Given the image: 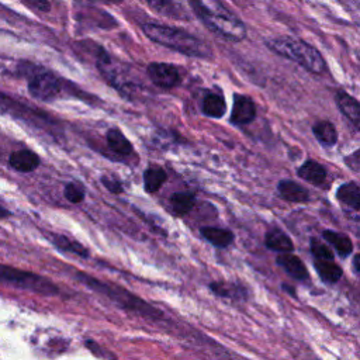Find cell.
<instances>
[{
  "label": "cell",
  "instance_id": "obj_6",
  "mask_svg": "<svg viewBox=\"0 0 360 360\" xmlns=\"http://www.w3.org/2000/svg\"><path fill=\"white\" fill-rule=\"evenodd\" d=\"M28 91L37 100L51 101L60 94L62 83L53 73L35 68L28 77Z\"/></svg>",
  "mask_w": 360,
  "mask_h": 360
},
{
  "label": "cell",
  "instance_id": "obj_14",
  "mask_svg": "<svg viewBox=\"0 0 360 360\" xmlns=\"http://www.w3.org/2000/svg\"><path fill=\"white\" fill-rule=\"evenodd\" d=\"M264 245L267 249L278 252V253H285V252L294 250V243H292L291 238L284 231H281L278 228H271L266 232Z\"/></svg>",
  "mask_w": 360,
  "mask_h": 360
},
{
  "label": "cell",
  "instance_id": "obj_21",
  "mask_svg": "<svg viewBox=\"0 0 360 360\" xmlns=\"http://www.w3.org/2000/svg\"><path fill=\"white\" fill-rule=\"evenodd\" d=\"M314 267L316 270V274L323 283L335 284L343 277V270L339 264H336L333 260H318L315 259Z\"/></svg>",
  "mask_w": 360,
  "mask_h": 360
},
{
  "label": "cell",
  "instance_id": "obj_19",
  "mask_svg": "<svg viewBox=\"0 0 360 360\" xmlns=\"http://www.w3.org/2000/svg\"><path fill=\"white\" fill-rule=\"evenodd\" d=\"M149 7L159 14L172 17V18H184L187 13L183 7L181 0H146Z\"/></svg>",
  "mask_w": 360,
  "mask_h": 360
},
{
  "label": "cell",
  "instance_id": "obj_18",
  "mask_svg": "<svg viewBox=\"0 0 360 360\" xmlns=\"http://www.w3.org/2000/svg\"><path fill=\"white\" fill-rule=\"evenodd\" d=\"M336 198L349 210L360 211V187L353 183H343L336 190Z\"/></svg>",
  "mask_w": 360,
  "mask_h": 360
},
{
  "label": "cell",
  "instance_id": "obj_23",
  "mask_svg": "<svg viewBox=\"0 0 360 360\" xmlns=\"http://www.w3.org/2000/svg\"><path fill=\"white\" fill-rule=\"evenodd\" d=\"M226 111V103L221 93H208L202 100V112L211 118H221Z\"/></svg>",
  "mask_w": 360,
  "mask_h": 360
},
{
  "label": "cell",
  "instance_id": "obj_25",
  "mask_svg": "<svg viewBox=\"0 0 360 360\" xmlns=\"http://www.w3.org/2000/svg\"><path fill=\"white\" fill-rule=\"evenodd\" d=\"M0 112L1 114H13V115H15L18 118H22V117H25V118L38 117V114H35L38 111L30 112L28 107L20 104L18 101L10 98L8 96H6L3 93H0Z\"/></svg>",
  "mask_w": 360,
  "mask_h": 360
},
{
  "label": "cell",
  "instance_id": "obj_22",
  "mask_svg": "<svg viewBox=\"0 0 360 360\" xmlns=\"http://www.w3.org/2000/svg\"><path fill=\"white\" fill-rule=\"evenodd\" d=\"M201 235L204 236L205 240H208L211 245L217 248H226L235 239V235L232 231L226 228H217V226H202Z\"/></svg>",
  "mask_w": 360,
  "mask_h": 360
},
{
  "label": "cell",
  "instance_id": "obj_17",
  "mask_svg": "<svg viewBox=\"0 0 360 360\" xmlns=\"http://www.w3.org/2000/svg\"><path fill=\"white\" fill-rule=\"evenodd\" d=\"M312 134L316 138V141L325 148H332L338 142V131L335 125L328 120L316 121L312 125Z\"/></svg>",
  "mask_w": 360,
  "mask_h": 360
},
{
  "label": "cell",
  "instance_id": "obj_30",
  "mask_svg": "<svg viewBox=\"0 0 360 360\" xmlns=\"http://www.w3.org/2000/svg\"><path fill=\"white\" fill-rule=\"evenodd\" d=\"M101 183H103V186L105 188H108L114 194H120V193L124 191V187H122V184H121V181L118 179H112L110 176H103L101 177Z\"/></svg>",
  "mask_w": 360,
  "mask_h": 360
},
{
  "label": "cell",
  "instance_id": "obj_4",
  "mask_svg": "<svg viewBox=\"0 0 360 360\" xmlns=\"http://www.w3.org/2000/svg\"><path fill=\"white\" fill-rule=\"evenodd\" d=\"M266 45L274 53L298 63L309 73L322 75L326 70V62L321 52L305 41L290 37H278L267 39Z\"/></svg>",
  "mask_w": 360,
  "mask_h": 360
},
{
  "label": "cell",
  "instance_id": "obj_26",
  "mask_svg": "<svg viewBox=\"0 0 360 360\" xmlns=\"http://www.w3.org/2000/svg\"><path fill=\"white\" fill-rule=\"evenodd\" d=\"M194 202H195V197L194 194L191 193H174L172 194L170 197V204H172V208L173 211L177 214V215H186L188 214L193 207H194Z\"/></svg>",
  "mask_w": 360,
  "mask_h": 360
},
{
  "label": "cell",
  "instance_id": "obj_11",
  "mask_svg": "<svg viewBox=\"0 0 360 360\" xmlns=\"http://www.w3.org/2000/svg\"><path fill=\"white\" fill-rule=\"evenodd\" d=\"M297 176L302 180H305L309 184L314 186H323L328 177V170L323 165H321L316 160L307 159L298 169H297Z\"/></svg>",
  "mask_w": 360,
  "mask_h": 360
},
{
  "label": "cell",
  "instance_id": "obj_20",
  "mask_svg": "<svg viewBox=\"0 0 360 360\" xmlns=\"http://www.w3.org/2000/svg\"><path fill=\"white\" fill-rule=\"evenodd\" d=\"M322 236L338 252L339 256L346 257L352 253L353 242L346 233L332 231V229H325V231H322Z\"/></svg>",
  "mask_w": 360,
  "mask_h": 360
},
{
  "label": "cell",
  "instance_id": "obj_10",
  "mask_svg": "<svg viewBox=\"0 0 360 360\" xmlns=\"http://www.w3.org/2000/svg\"><path fill=\"white\" fill-rule=\"evenodd\" d=\"M277 193L280 198L287 202L302 204L309 200V191L300 183L290 179H283L277 183Z\"/></svg>",
  "mask_w": 360,
  "mask_h": 360
},
{
  "label": "cell",
  "instance_id": "obj_7",
  "mask_svg": "<svg viewBox=\"0 0 360 360\" xmlns=\"http://www.w3.org/2000/svg\"><path fill=\"white\" fill-rule=\"evenodd\" d=\"M146 72L152 83L160 89H173L180 83V72L174 65L152 62L148 65Z\"/></svg>",
  "mask_w": 360,
  "mask_h": 360
},
{
  "label": "cell",
  "instance_id": "obj_16",
  "mask_svg": "<svg viewBox=\"0 0 360 360\" xmlns=\"http://www.w3.org/2000/svg\"><path fill=\"white\" fill-rule=\"evenodd\" d=\"M105 139H107V143H108V148L118 156H122V158H128L129 155L134 153V146L132 143L127 139V136L122 134L121 129L118 128H111L107 131V135H105Z\"/></svg>",
  "mask_w": 360,
  "mask_h": 360
},
{
  "label": "cell",
  "instance_id": "obj_29",
  "mask_svg": "<svg viewBox=\"0 0 360 360\" xmlns=\"http://www.w3.org/2000/svg\"><path fill=\"white\" fill-rule=\"evenodd\" d=\"M65 197H66L68 201H70L73 204H77L84 198V191L80 186H77L75 183H69L65 187Z\"/></svg>",
  "mask_w": 360,
  "mask_h": 360
},
{
  "label": "cell",
  "instance_id": "obj_3",
  "mask_svg": "<svg viewBox=\"0 0 360 360\" xmlns=\"http://www.w3.org/2000/svg\"><path fill=\"white\" fill-rule=\"evenodd\" d=\"M75 276L80 283H83L84 285H87L93 291L105 295L107 298L114 301L120 308L125 309L127 312L136 314V315H139L142 318H148L150 321H156V319L163 318V314L159 309H156L153 305L148 304L142 298L136 297L135 294L129 292L128 290H125L120 285H115V284L108 283V281L107 283L101 281V280L94 278V277H91L86 273H82V271H76Z\"/></svg>",
  "mask_w": 360,
  "mask_h": 360
},
{
  "label": "cell",
  "instance_id": "obj_8",
  "mask_svg": "<svg viewBox=\"0 0 360 360\" xmlns=\"http://www.w3.org/2000/svg\"><path fill=\"white\" fill-rule=\"evenodd\" d=\"M257 115L256 104L249 96L243 94H233V104L229 121L233 125H248L250 124Z\"/></svg>",
  "mask_w": 360,
  "mask_h": 360
},
{
  "label": "cell",
  "instance_id": "obj_34",
  "mask_svg": "<svg viewBox=\"0 0 360 360\" xmlns=\"http://www.w3.org/2000/svg\"><path fill=\"white\" fill-rule=\"evenodd\" d=\"M103 1H105V3H114V4H118V3H121V1H124V0H103Z\"/></svg>",
  "mask_w": 360,
  "mask_h": 360
},
{
  "label": "cell",
  "instance_id": "obj_15",
  "mask_svg": "<svg viewBox=\"0 0 360 360\" xmlns=\"http://www.w3.org/2000/svg\"><path fill=\"white\" fill-rule=\"evenodd\" d=\"M48 240L55 246L58 248L59 250H63V252H68V253H73L76 256H80V257H89V250L86 249V246H83L82 243H79L77 240H73V239H69L68 236L65 235H59V233H53V232H46L45 233Z\"/></svg>",
  "mask_w": 360,
  "mask_h": 360
},
{
  "label": "cell",
  "instance_id": "obj_13",
  "mask_svg": "<svg viewBox=\"0 0 360 360\" xmlns=\"http://www.w3.org/2000/svg\"><path fill=\"white\" fill-rule=\"evenodd\" d=\"M8 165L17 172L28 173L35 170L39 166V156L30 149L15 150L10 155Z\"/></svg>",
  "mask_w": 360,
  "mask_h": 360
},
{
  "label": "cell",
  "instance_id": "obj_12",
  "mask_svg": "<svg viewBox=\"0 0 360 360\" xmlns=\"http://www.w3.org/2000/svg\"><path fill=\"white\" fill-rule=\"evenodd\" d=\"M335 100L340 112L360 131V101L345 91H338Z\"/></svg>",
  "mask_w": 360,
  "mask_h": 360
},
{
  "label": "cell",
  "instance_id": "obj_9",
  "mask_svg": "<svg viewBox=\"0 0 360 360\" xmlns=\"http://www.w3.org/2000/svg\"><path fill=\"white\" fill-rule=\"evenodd\" d=\"M276 262L292 278H295L298 281H307L309 278V273L307 270V266L304 264V262L298 256L292 255V252L280 253L277 256Z\"/></svg>",
  "mask_w": 360,
  "mask_h": 360
},
{
  "label": "cell",
  "instance_id": "obj_28",
  "mask_svg": "<svg viewBox=\"0 0 360 360\" xmlns=\"http://www.w3.org/2000/svg\"><path fill=\"white\" fill-rule=\"evenodd\" d=\"M309 249H311L312 256L318 260H333V252L330 250V248H328V245L319 242L315 238L311 239Z\"/></svg>",
  "mask_w": 360,
  "mask_h": 360
},
{
  "label": "cell",
  "instance_id": "obj_2",
  "mask_svg": "<svg viewBox=\"0 0 360 360\" xmlns=\"http://www.w3.org/2000/svg\"><path fill=\"white\" fill-rule=\"evenodd\" d=\"M143 34L153 42L180 52L191 58H211L212 51L208 44L193 34L165 24L146 22L142 25Z\"/></svg>",
  "mask_w": 360,
  "mask_h": 360
},
{
  "label": "cell",
  "instance_id": "obj_33",
  "mask_svg": "<svg viewBox=\"0 0 360 360\" xmlns=\"http://www.w3.org/2000/svg\"><path fill=\"white\" fill-rule=\"evenodd\" d=\"M283 288H284V290H287V291H288V294H291V295H294V297H295V290H294V288H290V287H287L285 284L283 285Z\"/></svg>",
  "mask_w": 360,
  "mask_h": 360
},
{
  "label": "cell",
  "instance_id": "obj_5",
  "mask_svg": "<svg viewBox=\"0 0 360 360\" xmlns=\"http://www.w3.org/2000/svg\"><path fill=\"white\" fill-rule=\"evenodd\" d=\"M0 283L13 285L15 288L32 291L41 295H56L59 288L52 283V280L21 269H15L8 264L0 263Z\"/></svg>",
  "mask_w": 360,
  "mask_h": 360
},
{
  "label": "cell",
  "instance_id": "obj_27",
  "mask_svg": "<svg viewBox=\"0 0 360 360\" xmlns=\"http://www.w3.org/2000/svg\"><path fill=\"white\" fill-rule=\"evenodd\" d=\"M210 288L214 294L224 297V298H239L245 297V290L240 288L238 284H229L224 281H214L210 284Z\"/></svg>",
  "mask_w": 360,
  "mask_h": 360
},
{
  "label": "cell",
  "instance_id": "obj_1",
  "mask_svg": "<svg viewBox=\"0 0 360 360\" xmlns=\"http://www.w3.org/2000/svg\"><path fill=\"white\" fill-rule=\"evenodd\" d=\"M202 24L217 35L238 42L245 39V24L221 0H188Z\"/></svg>",
  "mask_w": 360,
  "mask_h": 360
},
{
  "label": "cell",
  "instance_id": "obj_31",
  "mask_svg": "<svg viewBox=\"0 0 360 360\" xmlns=\"http://www.w3.org/2000/svg\"><path fill=\"white\" fill-rule=\"evenodd\" d=\"M28 7L37 10V11H49V3L48 0H22Z\"/></svg>",
  "mask_w": 360,
  "mask_h": 360
},
{
  "label": "cell",
  "instance_id": "obj_32",
  "mask_svg": "<svg viewBox=\"0 0 360 360\" xmlns=\"http://www.w3.org/2000/svg\"><path fill=\"white\" fill-rule=\"evenodd\" d=\"M353 267L357 273H360V253H357L354 257H353Z\"/></svg>",
  "mask_w": 360,
  "mask_h": 360
},
{
  "label": "cell",
  "instance_id": "obj_24",
  "mask_svg": "<svg viewBox=\"0 0 360 360\" xmlns=\"http://www.w3.org/2000/svg\"><path fill=\"white\" fill-rule=\"evenodd\" d=\"M167 174L159 165H150L143 173V186L148 193H156L166 181Z\"/></svg>",
  "mask_w": 360,
  "mask_h": 360
}]
</instances>
